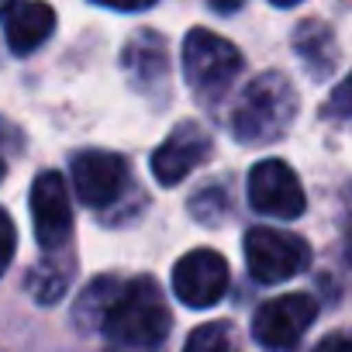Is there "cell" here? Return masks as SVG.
Returning a JSON list of instances; mask_svg holds the SVG:
<instances>
[{"instance_id":"obj_11","label":"cell","mask_w":352,"mask_h":352,"mask_svg":"<svg viewBox=\"0 0 352 352\" xmlns=\"http://www.w3.org/2000/svg\"><path fill=\"white\" fill-rule=\"evenodd\" d=\"M0 28H4L11 52L28 56L56 32V11L45 0H8L0 8Z\"/></svg>"},{"instance_id":"obj_16","label":"cell","mask_w":352,"mask_h":352,"mask_svg":"<svg viewBox=\"0 0 352 352\" xmlns=\"http://www.w3.org/2000/svg\"><path fill=\"white\" fill-rule=\"evenodd\" d=\"M28 287H32V294H35L38 304H56L66 294V273L59 266H35Z\"/></svg>"},{"instance_id":"obj_5","label":"cell","mask_w":352,"mask_h":352,"mask_svg":"<svg viewBox=\"0 0 352 352\" xmlns=\"http://www.w3.org/2000/svg\"><path fill=\"white\" fill-rule=\"evenodd\" d=\"M318 318V300L307 294H283L266 300L252 318V338L263 349H290Z\"/></svg>"},{"instance_id":"obj_14","label":"cell","mask_w":352,"mask_h":352,"mask_svg":"<svg viewBox=\"0 0 352 352\" xmlns=\"http://www.w3.org/2000/svg\"><path fill=\"white\" fill-rule=\"evenodd\" d=\"M121 283H124V280H118V276H97V280L76 297L73 318H76L83 328H100L104 318H107V311H111V304H114L118 294H121Z\"/></svg>"},{"instance_id":"obj_7","label":"cell","mask_w":352,"mask_h":352,"mask_svg":"<svg viewBox=\"0 0 352 352\" xmlns=\"http://www.w3.org/2000/svg\"><path fill=\"white\" fill-rule=\"evenodd\" d=\"M173 290L187 307H214L228 290V263L214 249H194L173 270Z\"/></svg>"},{"instance_id":"obj_1","label":"cell","mask_w":352,"mask_h":352,"mask_svg":"<svg viewBox=\"0 0 352 352\" xmlns=\"http://www.w3.org/2000/svg\"><path fill=\"white\" fill-rule=\"evenodd\" d=\"M294 118H297V94L290 80L283 73H263L242 90L232 111V131L245 145H266L280 138Z\"/></svg>"},{"instance_id":"obj_18","label":"cell","mask_w":352,"mask_h":352,"mask_svg":"<svg viewBox=\"0 0 352 352\" xmlns=\"http://www.w3.org/2000/svg\"><path fill=\"white\" fill-rule=\"evenodd\" d=\"M94 4L111 8V11H145V8L155 4V0H94Z\"/></svg>"},{"instance_id":"obj_12","label":"cell","mask_w":352,"mask_h":352,"mask_svg":"<svg viewBox=\"0 0 352 352\" xmlns=\"http://www.w3.org/2000/svg\"><path fill=\"white\" fill-rule=\"evenodd\" d=\"M294 49L300 52V59L307 63V69H311L314 76L331 73V66L338 63L335 35H331V28H324V25H318V21L300 25V32L294 35Z\"/></svg>"},{"instance_id":"obj_13","label":"cell","mask_w":352,"mask_h":352,"mask_svg":"<svg viewBox=\"0 0 352 352\" xmlns=\"http://www.w3.org/2000/svg\"><path fill=\"white\" fill-rule=\"evenodd\" d=\"M124 66L135 80H162L166 76V42L155 32H138V38L124 49Z\"/></svg>"},{"instance_id":"obj_10","label":"cell","mask_w":352,"mask_h":352,"mask_svg":"<svg viewBox=\"0 0 352 352\" xmlns=\"http://www.w3.org/2000/svg\"><path fill=\"white\" fill-rule=\"evenodd\" d=\"M211 155V138L201 124L187 121L173 128V135L152 152V176L162 187H176Z\"/></svg>"},{"instance_id":"obj_9","label":"cell","mask_w":352,"mask_h":352,"mask_svg":"<svg viewBox=\"0 0 352 352\" xmlns=\"http://www.w3.org/2000/svg\"><path fill=\"white\" fill-rule=\"evenodd\" d=\"M73 187H76V197L87 204V208H107L121 197L124 190V180H128V166L121 155L114 152H104V148H83L73 155Z\"/></svg>"},{"instance_id":"obj_15","label":"cell","mask_w":352,"mask_h":352,"mask_svg":"<svg viewBox=\"0 0 352 352\" xmlns=\"http://www.w3.org/2000/svg\"><path fill=\"white\" fill-rule=\"evenodd\" d=\"M184 352H239V338L228 321H208L190 331Z\"/></svg>"},{"instance_id":"obj_3","label":"cell","mask_w":352,"mask_h":352,"mask_svg":"<svg viewBox=\"0 0 352 352\" xmlns=\"http://www.w3.org/2000/svg\"><path fill=\"white\" fill-rule=\"evenodd\" d=\"M239 69H242V52L228 38H221L208 28L187 32V38H184V76H187V83L197 97L218 100L232 87Z\"/></svg>"},{"instance_id":"obj_20","label":"cell","mask_w":352,"mask_h":352,"mask_svg":"<svg viewBox=\"0 0 352 352\" xmlns=\"http://www.w3.org/2000/svg\"><path fill=\"white\" fill-rule=\"evenodd\" d=\"M270 4H276V8H294V4H300V0H270Z\"/></svg>"},{"instance_id":"obj_2","label":"cell","mask_w":352,"mask_h":352,"mask_svg":"<svg viewBox=\"0 0 352 352\" xmlns=\"http://www.w3.org/2000/svg\"><path fill=\"white\" fill-rule=\"evenodd\" d=\"M100 328L118 345H135V349L159 345L169 335V307H166L155 280H148V276L124 280L121 294L111 304Z\"/></svg>"},{"instance_id":"obj_4","label":"cell","mask_w":352,"mask_h":352,"mask_svg":"<svg viewBox=\"0 0 352 352\" xmlns=\"http://www.w3.org/2000/svg\"><path fill=\"white\" fill-rule=\"evenodd\" d=\"M245 263L259 283H283L311 266V245L290 232L249 228L245 232Z\"/></svg>"},{"instance_id":"obj_8","label":"cell","mask_w":352,"mask_h":352,"mask_svg":"<svg viewBox=\"0 0 352 352\" xmlns=\"http://www.w3.org/2000/svg\"><path fill=\"white\" fill-rule=\"evenodd\" d=\"M32 225L42 249H63L73 235V201L59 173H38L32 184Z\"/></svg>"},{"instance_id":"obj_6","label":"cell","mask_w":352,"mask_h":352,"mask_svg":"<svg viewBox=\"0 0 352 352\" xmlns=\"http://www.w3.org/2000/svg\"><path fill=\"white\" fill-rule=\"evenodd\" d=\"M249 204L259 214L290 221V218L304 214L307 201H304V187L297 180V173L283 159H263L249 173Z\"/></svg>"},{"instance_id":"obj_17","label":"cell","mask_w":352,"mask_h":352,"mask_svg":"<svg viewBox=\"0 0 352 352\" xmlns=\"http://www.w3.org/2000/svg\"><path fill=\"white\" fill-rule=\"evenodd\" d=\"M14 249H18V228H14L11 214L0 208V276L8 273V266L14 259Z\"/></svg>"},{"instance_id":"obj_21","label":"cell","mask_w":352,"mask_h":352,"mask_svg":"<svg viewBox=\"0 0 352 352\" xmlns=\"http://www.w3.org/2000/svg\"><path fill=\"white\" fill-rule=\"evenodd\" d=\"M0 180H4V162H0Z\"/></svg>"},{"instance_id":"obj_19","label":"cell","mask_w":352,"mask_h":352,"mask_svg":"<svg viewBox=\"0 0 352 352\" xmlns=\"http://www.w3.org/2000/svg\"><path fill=\"white\" fill-rule=\"evenodd\" d=\"M314 352H352V345H349V338H345V335H328Z\"/></svg>"}]
</instances>
